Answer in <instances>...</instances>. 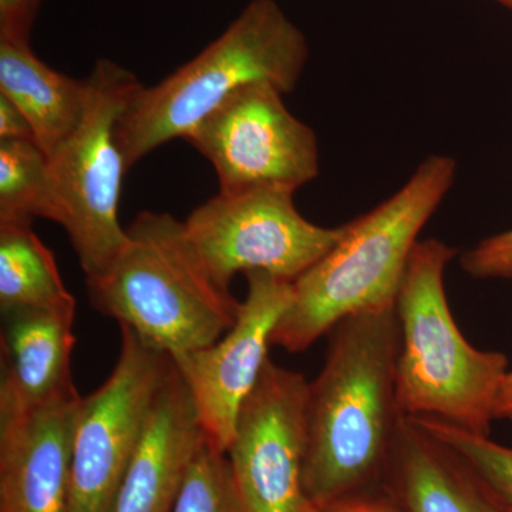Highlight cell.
<instances>
[{
    "label": "cell",
    "instance_id": "d4e9b609",
    "mask_svg": "<svg viewBox=\"0 0 512 512\" xmlns=\"http://www.w3.org/2000/svg\"><path fill=\"white\" fill-rule=\"evenodd\" d=\"M495 420H508L512 423V370L505 377L497 404H495Z\"/></svg>",
    "mask_w": 512,
    "mask_h": 512
},
{
    "label": "cell",
    "instance_id": "8992f818",
    "mask_svg": "<svg viewBox=\"0 0 512 512\" xmlns=\"http://www.w3.org/2000/svg\"><path fill=\"white\" fill-rule=\"evenodd\" d=\"M86 79L89 96L82 120L49 160L60 202L59 225L89 278L104 271L126 244L119 207L127 170L116 126L143 84L109 59L99 60Z\"/></svg>",
    "mask_w": 512,
    "mask_h": 512
},
{
    "label": "cell",
    "instance_id": "3957f363",
    "mask_svg": "<svg viewBox=\"0 0 512 512\" xmlns=\"http://www.w3.org/2000/svg\"><path fill=\"white\" fill-rule=\"evenodd\" d=\"M126 232L113 262L86 278L93 308L171 359L220 340L234 326L241 302L202 264L184 221L144 211Z\"/></svg>",
    "mask_w": 512,
    "mask_h": 512
},
{
    "label": "cell",
    "instance_id": "52a82bcc",
    "mask_svg": "<svg viewBox=\"0 0 512 512\" xmlns=\"http://www.w3.org/2000/svg\"><path fill=\"white\" fill-rule=\"evenodd\" d=\"M184 229L214 281L229 289L235 275L255 271L295 282L335 248L348 225L312 224L296 210L292 191L255 188L218 192L191 212Z\"/></svg>",
    "mask_w": 512,
    "mask_h": 512
},
{
    "label": "cell",
    "instance_id": "5bb4252c",
    "mask_svg": "<svg viewBox=\"0 0 512 512\" xmlns=\"http://www.w3.org/2000/svg\"><path fill=\"white\" fill-rule=\"evenodd\" d=\"M2 313L0 420L39 409L76 387L72 376L76 306Z\"/></svg>",
    "mask_w": 512,
    "mask_h": 512
},
{
    "label": "cell",
    "instance_id": "30bf717a",
    "mask_svg": "<svg viewBox=\"0 0 512 512\" xmlns=\"http://www.w3.org/2000/svg\"><path fill=\"white\" fill-rule=\"evenodd\" d=\"M308 390L301 373L268 359L242 406L227 458L244 512H322L303 481Z\"/></svg>",
    "mask_w": 512,
    "mask_h": 512
},
{
    "label": "cell",
    "instance_id": "277c9868",
    "mask_svg": "<svg viewBox=\"0 0 512 512\" xmlns=\"http://www.w3.org/2000/svg\"><path fill=\"white\" fill-rule=\"evenodd\" d=\"M308 55L301 29L275 0H252L194 59L134 94L116 126L126 170L168 141L184 140L242 86L269 82L292 92Z\"/></svg>",
    "mask_w": 512,
    "mask_h": 512
},
{
    "label": "cell",
    "instance_id": "9a60e30c",
    "mask_svg": "<svg viewBox=\"0 0 512 512\" xmlns=\"http://www.w3.org/2000/svg\"><path fill=\"white\" fill-rule=\"evenodd\" d=\"M380 485L399 512H510L454 451L400 417Z\"/></svg>",
    "mask_w": 512,
    "mask_h": 512
},
{
    "label": "cell",
    "instance_id": "7402d4cb",
    "mask_svg": "<svg viewBox=\"0 0 512 512\" xmlns=\"http://www.w3.org/2000/svg\"><path fill=\"white\" fill-rule=\"evenodd\" d=\"M42 0H0V40L29 43Z\"/></svg>",
    "mask_w": 512,
    "mask_h": 512
},
{
    "label": "cell",
    "instance_id": "6da1fadb",
    "mask_svg": "<svg viewBox=\"0 0 512 512\" xmlns=\"http://www.w3.org/2000/svg\"><path fill=\"white\" fill-rule=\"evenodd\" d=\"M325 365L309 383L306 493L320 510L380 483L399 424L396 308L359 313L328 333Z\"/></svg>",
    "mask_w": 512,
    "mask_h": 512
},
{
    "label": "cell",
    "instance_id": "603a6c76",
    "mask_svg": "<svg viewBox=\"0 0 512 512\" xmlns=\"http://www.w3.org/2000/svg\"><path fill=\"white\" fill-rule=\"evenodd\" d=\"M0 141H35L25 114L3 94H0Z\"/></svg>",
    "mask_w": 512,
    "mask_h": 512
},
{
    "label": "cell",
    "instance_id": "cb8c5ba5",
    "mask_svg": "<svg viewBox=\"0 0 512 512\" xmlns=\"http://www.w3.org/2000/svg\"><path fill=\"white\" fill-rule=\"evenodd\" d=\"M322 512H399L382 494L360 493L323 508Z\"/></svg>",
    "mask_w": 512,
    "mask_h": 512
},
{
    "label": "cell",
    "instance_id": "ffe728a7",
    "mask_svg": "<svg viewBox=\"0 0 512 512\" xmlns=\"http://www.w3.org/2000/svg\"><path fill=\"white\" fill-rule=\"evenodd\" d=\"M174 512H244L227 454L205 441L192 461Z\"/></svg>",
    "mask_w": 512,
    "mask_h": 512
},
{
    "label": "cell",
    "instance_id": "484cf974",
    "mask_svg": "<svg viewBox=\"0 0 512 512\" xmlns=\"http://www.w3.org/2000/svg\"><path fill=\"white\" fill-rule=\"evenodd\" d=\"M497 2H500L501 5H504L505 8L510 9L512 12V0H497Z\"/></svg>",
    "mask_w": 512,
    "mask_h": 512
},
{
    "label": "cell",
    "instance_id": "4fadbf2b",
    "mask_svg": "<svg viewBox=\"0 0 512 512\" xmlns=\"http://www.w3.org/2000/svg\"><path fill=\"white\" fill-rule=\"evenodd\" d=\"M204 444L190 390L173 362L111 512H174L192 461Z\"/></svg>",
    "mask_w": 512,
    "mask_h": 512
},
{
    "label": "cell",
    "instance_id": "8fae6325",
    "mask_svg": "<svg viewBox=\"0 0 512 512\" xmlns=\"http://www.w3.org/2000/svg\"><path fill=\"white\" fill-rule=\"evenodd\" d=\"M234 326L217 342L173 359L190 390L212 450L227 454L239 413L254 392L272 345V333L293 299V282L255 271Z\"/></svg>",
    "mask_w": 512,
    "mask_h": 512
},
{
    "label": "cell",
    "instance_id": "d6986e66",
    "mask_svg": "<svg viewBox=\"0 0 512 512\" xmlns=\"http://www.w3.org/2000/svg\"><path fill=\"white\" fill-rule=\"evenodd\" d=\"M414 420L454 451L485 488L512 512V448L500 446L488 436L471 433L444 421Z\"/></svg>",
    "mask_w": 512,
    "mask_h": 512
},
{
    "label": "cell",
    "instance_id": "44dd1931",
    "mask_svg": "<svg viewBox=\"0 0 512 512\" xmlns=\"http://www.w3.org/2000/svg\"><path fill=\"white\" fill-rule=\"evenodd\" d=\"M460 264L473 278L512 281V229L468 249L461 256Z\"/></svg>",
    "mask_w": 512,
    "mask_h": 512
},
{
    "label": "cell",
    "instance_id": "7c38bea8",
    "mask_svg": "<svg viewBox=\"0 0 512 512\" xmlns=\"http://www.w3.org/2000/svg\"><path fill=\"white\" fill-rule=\"evenodd\" d=\"M76 387L32 412L0 420V512H67Z\"/></svg>",
    "mask_w": 512,
    "mask_h": 512
},
{
    "label": "cell",
    "instance_id": "7a4b0ae2",
    "mask_svg": "<svg viewBox=\"0 0 512 512\" xmlns=\"http://www.w3.org/2000/svg\"><path fill=\"white\" fill-rule=\"evenodd\" d=\"M454 177L453 158H427L402 190L350 222L335 248L293 282L292 303L272 345L305 352L349 316L396 308L417 238Z\"/></svg>",
    "mask_w": 512,
    "mask_h": 512
},
{
    "label": "cell",
    "instance_id": "5b68a950",
    "mask_svg": "<svg viewBox=\"0 0 512 512\" xmlns=\"http://www.w3.org/2000/svg\"><path fill=\"white\" fill-rule=\"evenodd\" d=\"M457 249L417 242L396 301L400 416L433 419L488 436L508 375L507 357L471 346L448 306L444 272Z\"/></svg>",
    "mask_w": 512,
    "mask_h": 512
},
{
    "label": "cell",
    "instance_id": "ac0fdd59",
    "mask_svg": "<svg viewBox=\"0 0 512 512\" xmlns=\"http://www.w3.org/2000/svg\"><path fill=\"white\" fill-rule=\"evenodd\" d=\"M33 218L59 224L49 157L35 141H0V224H32Z\"/></svg>",
    "mask_w": 512,
    "mask_h": 512
},
{
    "label": "cell",
    "instance_id": "ba28073f",
    "mask_svg": "<svg viewBox=\"0 0 512 512\" xmlns=\"http://www.w3.org/2000/svg\"><path fill=\"white\" fill-rule=\"evenodd\" d=\"M120 329V355L113 372L99 389L82 397L77 412L67 512H111L173 365L170 356L148 348L133 330Z\"/></svg>",
    "mask_w": 512,
    "mask_h": 512
},
{
    "label": "cell",
    "instance_id": "9c48e42d",
    "mask_svg": "<svg viewBox=\"0 0 512 512\" xmlns=\"http://www.w3.org/2000/svg\"><path fill=\"white\" fill-rule=\"evenodd\" d=\"M269 82L249 83L222 101L187 137L214 167L222 194L255 188L295 192L319 173L318 140Z\"/></svg>",
    "mask_w": 512,
    "mask_h": 512
},
{
    "label": "cell",
    "instance_id": "2e32d148",
    "mask_svg": "<svg viewBox=\"0 0 512 512\" xmlns=\"http://www.w3.org/2000/svg\"><path fill=\"white\" fill-rule=\"evenodd\" d=\"M0 94L29 120L37 146L52 157L82 120L89 87L39 59L29 43L0 40Z\"/></svg>",
    "mask_w": 512,
    "mask_h": 512
},
{
    "label": "cell",
    "instance_id": "e0dca14e",
    "mask_svg": "<svg viewBox=\"0 0 512 512\" xmlns=\"http://www.w3.org/2000/svg\"><path fill=\"white\" fill-rule=\"evenodd\" d=\"M55 256L33 232L32 224H0V308H74Z\"/></svg>",
    "mask_w": 512,
    "mask_h": 512
}]
</instances>
